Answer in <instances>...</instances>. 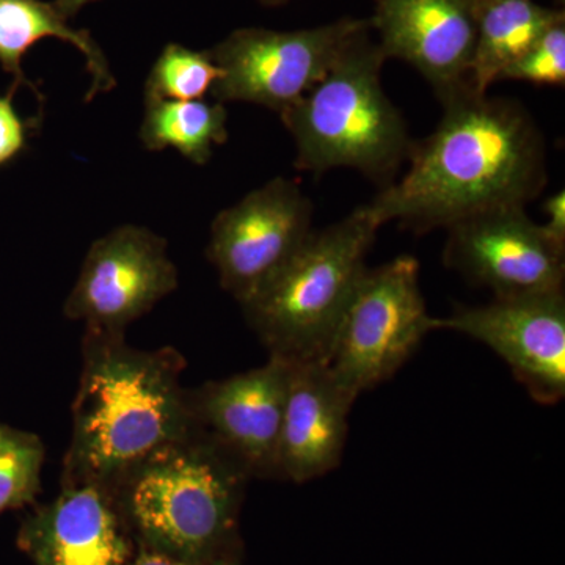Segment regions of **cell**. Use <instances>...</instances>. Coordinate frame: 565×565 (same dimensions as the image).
Returning a JSON list of instances; mask_svg holds the SVG:
<instances>
[{
    "label": "cell",
    "instance_id": "12",
    "mask_svg": "<svg viewBox=\"0 0 565 565\" xmlns=\"http://www.w3.org/2000/svg\"><path fill=\"white\" fill-rule=\"evenodd\" d=\"M440 329L467 334L492 349L533 399L557 404L565 394L564 291L494 297L482 307H456Z\"/></svg>",
    "mask_w": 565,
    "mask_h": 565
},
{
    "label": "cell",
    "instance_id": "13",
    "mask_svg": "<svg viewBox=\"0 0 565 565\" xmlns=\"http://www.w3.org/2000/svg\"><path fill=\"white\" fill-rule=\"evenodd\" d=\"M373 31L386 61L414 66L440 102L470 88L476 29L468 0H374Z\"/></svg>",
    "mask_w": 565,
    "mask_h": 565
},
{
    "label": "cell",
    "instance_id": "3",
    "mask_svg": "<svg viewBox=\"0 0 565 565\" xmlns=\"http://www.w3.org/2000/svg\"><path fill=\"white\" fill-rule=\"evenodd\" d=\"M250 479L193 429L109 490L137 548L200 565H243L239 520Z\"/></svg>",
    "mask_w": 565,
    "mask_h": 565
},
{
    "label": "cell",
    "instance_id": "15",
    "mask_svg": "<svg viewBox=\"0 0 565 565\" xmlns=\"http://www.w3.org/2000/svg\"><path fill=\"white\" fill-rule=\"evenodd\" d=\"M353 403L321 360L292 362L278 448V479L303 484L340 465Z\"/></svg>",
    "mask_w": 565,
    "mask_h": 565
},
{
    "label": "cell",
    "instance_id": "9",
    "mask_svg": "<svg viewBox=\"0 0 565 565\" xmlns=\"http://www.w3.org/2000/svg\"><path fill=\"white\" fill-rule=\"evenodd\" d=\"M178 282L162 236L145 226H118L92 244L63 313L87 330L125 333Z\"/></svg>",
    "mask_w": 565,
    "mask_h": 565
},
{
    "label": "cell",
    "instance_id": "24",
    "mask_svg": "<svg viewBox=\"0 0 565 565\" xmlns=\"http://www.w3.org/2000/svg\"><path fill=\"white\" fill-rule=\"evenodd\" d=\"M129 565H200L188 563V561L177 559V557L161 555V553L150 552V550L137 548L131 564Z\"/></svg>",
    "mask_w": 565,
    "mask_h": 565
},
{
    "label": "cell",
    "instance_id": "21",
    "mask_svg": "<svg viewBox=\"0 0 565 565\" xmlns=\"http://www.w3.org/2000/svg\"><path fill=\"white\" fill-rule=\"evenodd\" d=\"M500 81H522L535 85L564 87L565 14L557 18L542 33L541 39L504 71Z\"/></svg>",
    "mask_w": 565,
    "mask_h": 565
},
{
    "label": "cell",
    "instance_id": "23",
    "mask_svg": "<svg viewBox=\"0 0 565 565\" xmlns=\"http://www.w3.org/2000/svg\"><path fill=\"white\" fill-rule=\"evenodd\" d=\"M546 222L542 223L545 236L565 252V192L559 191L545 200Z\"/></svg>",
    "mask_w": 565,
    "mask_h": 565
},
{
    "label": "cell",
    "instance_id": "7",
    "mask_svg": "<svg viewBox=\"0 0 565 565\" xmlns=\"http://www.w3.org/2000/svg\"><path fill=\"white\" fill-rule=\"evenodd\" d=\"M371 20L343 18L300 31L237 29L210 54L222 71L211 88L217 103H252L281 115L307 95Z\"/></svg>",
    "mask_w": 565,
    "mask_h": 565
},
{
    "label": "cell",
    "instance_id": "4",
    "mask_svg": "<svg viewBox=\"0 0 565 565\" xmlns=\"http://www.w3.org/2000/svg\"><path fill=\"white\" fill-rule=\"evenodd\" d=\"M373 25L356 33L318 84L280 115L296 145L297 170L316 177L355 169L388 188L414 141L382 87L386 58Z\"/></svg>",
    "mask_w": 565,
    "mask_h": 565
},
{
    "label": "cell",
    "instance_id": "2",
    "mask_svg": "<svg viewBox=\"0 0 565 565\" xmlns=\"http://www.w3.org/2000/svg\"><path fill=\"white\" fill-rule=\"evenodd\" d=\"M185 364L177 349L143 351L126 343L125 333L85 329L62 484L110 489L159 449L189 437Z\"/></svg>",
    "mask_w": 565,
    "mask_h": 565
},
{
    "label": "cell",
    "instance_id": "18",
    "mask_svg": "<svg viewBox=\"0 0 565 565\" xmlns=\"http://www.w3.org/2000/svg\"><path fill=\"white\" fill-rule=\"evenodd\" d=\"M228 114L217 102H166L145 99L140 140L148 151L173 148L185 159L204 166L210 162L212 148L228 140Z\"/></svg>",
    "mask_w": 565,
    "mask_h": 565
},
{
    "label": "cell",
    "instance_id": "16",
    "mask_svg": "<svg viewBox=\"0 0 565 565\" xmlns=\"http://www.w3.org/2000/svg\"><path fill=\"white\" fill-rule=\"evenodd\" d=\"M46 39L65 41L84 54L92 77L90 90L85 96L87 102L98 93L117 87L106 54L92 33L73 28L54 3L46 0H0V66L13 77V90L25 85L35 93L39 102H43V93L25 76L22 61L39 41Z\"/></svg>",
    "mask_w": 565,
    "mask_h": 565
},
{
    "label": "cell",
    "instance_id": "1",
    "mask_svg": "<svg viewBox=\"0 0 565 565\" xmlns=\"http://www.w3.org/2000/svg\"><path fill=\"white\" fill-rule=\"evenodd\" d=\"M441 104L435 131L414 141L408 172L366 204L382 226L446 230L481 212L526 207L544 192L545 140L522 103L465 88Z\"/></svg>",
    "mask_w": 565,
    "mask_h": 565
},
{
    "label": "cell",
    "instance_id": "10",
    "mask_svg": "<svg viewBox=\"0 0 565 565\" xmlns=\"http://www.w3.org/2000/svg\"><path fill=\"white\" fill-rule=\"evenodd\" d=\"M292 362L269 355L263 366L189 388L193 429L250 478H278V448Z\"/></svg>",
    "mask_w": 565,
    "mask_h": 565
},
{
    "label": "cell",
    "instance_id": "25",
    "mask_svg": "<svg viewBox=\"0 0 565 565\" xmlns=\"http://www.w3.org/2000/svg\"><path fill=\"white\" fill-rule=\"evenodd\" d=\"M92 2H96V0H52L55 9L61 11L66 20H71V18L76 17L84 7H87L88 3Z\"/></svg>",
    "mask_w": 565,
    "mask_h": 565
},
{
    "label": "cell",
    "instance_id": "22",
    "mask_svg": "<svg viewBox=\"0 0 565 565\" xmlns=\"http://www.w3.org/2000/svg\"><path fill=\"white\" fill-rule=\"evenodd\" d=\"M14 93L10 88L7 95L0 96V167L13 161L28 147L29 126L14 109Z\"/></svg>",
    "mask_w": 565,
    "mask_h": 565
},
{
    "label": "cell",
    "instance_id": "6",
    "mask_svg": "<svg viewBox=\"0 0 565 565\" xmlns=\"http://www.w3.org/2000/svg\"><path fill=\"white\" fill-rule=\"evenodd\" d=\"M438 327L427 313L419 263L403 255L364 270L326 359L333 381L352 401L392 375Z\"/></svg>",
    "mask_w": 565,
    "mask_h": 565
},
{
    "label": "cell",
    "instance_id": "17",
    "mask_svg": "<svg viewBox=\"0 0 565 565\" xmlns=\"http://www.w3.org/2000/svg\"><path fill=\"white\" fill-rule=\"evenodd\" d=\"M468 6L476 29L470 88L478 95H487L490 85L565 14L534 0H468Z\"/></svg>",
    "mask_w": 565,
    "mask_h": 565
},
{
    "label": "cell",
    "instance_id": "20",
    "mask_svg": "<svg viewBox=\"0 0 565 565\" xmlns=\"http://www.w3.org/2000/svg\"><path fill=\"white\" fill-rule=\"evenodd\" d=\"M44 457L39 435L0 424V514L35 503Z\"/></svg>",
    "mask_w": 565,
    "mask_h": 565
},
{
    "label": "cell",
    "instance_id": "26",
    "mask_svg": "<svg viewBox=\"0 0 565 565\" xmlns=\"http://www.w3.org/2000/svg\"><path fill=\"white\" fill-rule=\"evenodd\" d=\"M259 2L264 3L267 7H278L282 6V3L288 2V0H259Z\"/></svg>",
    "mask_w": 565,
    "mask_h": 565
},
{
    "label": "cell",
    "instance_id": "11",
    "mask_svg": "<svg viewBox=\"0 0 565 565\" xmlns=\"http://www.w3.org/2000/svg\"><path fill=\"white\" fill-rule=\"evenodd\" d=\"M445 264L494 297L564 291L565 252L525 207L481 212L446 228Z\"/></svg>",
    "mask_w": 565,
    "mask_h": 565
},
{
    "label": "cell",
    "instance_id": "5",
    "mask_svg": "<svg viewBox=\"0 0 565 565\" xmlns=\"http://www.w3.org/2000/svg\"><path fill=\"white\" fill-rule=\"evenodd\" d=\"M381 223L366 204L311 232L302 247L250 300L248 326L269 355L291 362L326 359Z\"/></svg>",
    "mask_w": 565,
    "mask_h": 565
},
{
    "label": "cell",
    "instance_id": "14",
    "mask_svg": "<svg viewBox=\"0 0 565 565\" xmlns=\"http://www.w3.org/2000/svg\"><path fill=\"white\" fill-rule=\"evenodd\" d=\"M18 546L33 565H129L137 552L107 487L62 484L22 522Z\"/></svg>",
    "mask_w": 565,
    "mask_h": 565
},
{
    "label": "cell",
    "instance_id": "19",
    "mask_svg": "<svg viewBox=\"0 0 565 565\" xmlns=\"http://www.w3.org/2000/svg\"><path fill=\"white\" fill-rule=\"evenodd\" d=\"M222 71L210 51H193L180 43H169L145 81V99L196 102L211 93Z\"/></svg>",
    "mask_w": 565,
    "mask_h": 565
},
{
    "label": "cell",
    "instance_id": "8",
    "mask_svg": "<svg viewBox=\"0 0 565 565\" xmlns=\"http://www.w3.org/2000/svg\"><path fill=\"white\" fill-rule=\"evenodd\" d=\"M313 204L296 181L277 177L215 215L207 258L222 288L241 305L302 247L311 234Z\"/></svg>",
    "mask_w": 565,
    "mask_h": 565
}]
</instances>
